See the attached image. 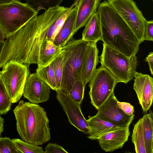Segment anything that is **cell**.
Returning <instances> with one entry per match:
<instances>
[{
  "instance_id": "cell-13",
  "label": "cell",
  "mask_w": 153,
  "mask_h": 153,
  "mask_svg": "<svg viewBox=\"0 0 153 153\" xmlns=\"http://www.w3.org/2000/svg\"><path fill=\"white\" fill-rule=\"evenodd\" d=\"M133 88L143 111L146 112L152 105L153 98V79L148 74L136 72Z\"/></svg>"
},
{
  "instance_id": "cell-19",
  "label": "cell",
  "mask_w": 153,
  "mask_h": 153,
  "mask_svg": "<svg viewBox=\"0 0 153 153\" xmlns=\"http://www.w3.org/2000/svg\"><path fill=\"white\" fill-rule=\"evenodd\" d=\"M82 39L90 43L101 40L100 18L97 11L94 13L85 25Z\"/></svg>"
},
{
  "instance_id": "cell-28",
  "label": "cell",
  "mask_w": 153,
  "mask_h": 153,
  "mask_svg": "<svg viewBox=\"0 0 153 153\" xmlns=\"http://www.w3.org/2000/svg\"><path fill=\"white\" fill-rule=\"evenodd\" d=\"M12 101L0 79V115L5 114L10 110Z\"/></svg>"
},
{
  "instance_id": "cell-30",
  "label": "cell",
  "mask_w": 153,
  "mask_h": 153,
  "mask_svg": "<svg viewBox=\"0 0 153 153\" xmlns=\"http://www.w3.org/2000/svg\"><path fill=\"white\" fill-rule=\"evenodd\" d=\"M0 153H21L13 139L7 137H0Z\"/></svg>"
},
{
  "instance_id": "cell-27",
  "label": "cell",
  "mask_w": 153,
  "mask_h": 153,
  "mask_svg": "<svg viewBox=\"0 0 153 153\" xmlns=\"http://www.w3.org/2000/svg\"><path fill=\"white\" fill-rule=\"evenodd\" d=\"M17 148L21 153H44L43 148L39 146L28 143L20 139H13Z\"/></svg>"
},
{
  "instance_id": "cell-9",
  "label": "cell",
  "mask_w": 153,
  "mask_h": 153,
  "mask_svg": "<svg viewBox=\"0 0 153 153\" xmlns=\"http://www.w3.org/2000/svg\"><path fill=\"white\" fill-rule=\"evenodd\" d=\"M89 82L91 103L97 110L114 92L117 82L110 72L101 66Z\"/></svg>"
},
{
  "instance_id": "cell-2",
  "label": "cell",
  "mask_w": 153,
  "mask_h": 153,
  "mask_svg": "<svg viewBox=\"0 0 153 153\" xmlns=\"http://www.w3.org/2000/svg\"><path fill=\"white\" fill-rule=\"evenodd\" d=\"M13 112L16 129L23 140L39 146L50 140L49 120L41 106L22 100Z\"/></svg>"
},
{
  "instance_id": "cell-37",
  "label": "cell",
  "mask_w": 153,
  "mask_h": 153,
  "mask_svg": "<svg viewBox=\"0 0 153 153\" xmlns=\"http://www.w3.org/2000/svg\"><path fill=\"white\" fill-rule=\"evenodd\" d=\"M13 0H0V5L9 3Z\"/></svg>"
},
{
  "instance_id": "cell-1",
  "label": "cell",
  "mask_w": 153,
  "mask_h": 153,
  "mask_svg": "<svg viewBox=\"0 0 153 153\" xmlns=\"http://www.w3.org/2000/svg\"><path fill=\"white\" fill-rule=\"evenodd\" d=\"M103 43L128 56L136 55L139 42L131 29L106 0L98 7Z\"/></svg>"
},
{
  "instance_id": "cell-5",
  "label": "cell",
  "mask_w": 153,
  "mask_h": 153,
  "mask_svg": "<svg viewBox=\"0 0 153 153\" xmlns=\"http://www.w3.org/2000/svg\"><path fill=\"white\" fill-rule=\"evenodd\" d=\"M100 56L101 66L106 68L117 83H127L134 78L138 64L136 55L128 56L103 43Z\"/></svg>"
},
{
  "instance_id": "cell-3",
  "label": "cell",
  "mask_w": 153,
  "mask_h": 153,
  "mask_svg": "<svg viewBox=\"0 0 153 153\" xmlns=\"http://www.w3.org/2000/svg\"><path fill=\"white\" fill-rule=\"evenodd\" d=\"M35 19L33 18L6 38L0 51V68L14 62L28 66L35 64Z\"/></svg>"
},
{
  "instance_id": "cell-18",
  "label": "cell",
  "mask_w": 153,
  "mask_h": 153,
  "mask_svg": "<svg viewBox=\"0 0 153 153\" xmlns=\"http://www.w3.org/2000/svg\"><path fill=\"white\" fill-rule=\"evenodd\" d=\"M87 120L90 129L88 138L92 140H97L101 136L107 133L124 128L95 116L90 117Z\"/></svg>"
},
{
  "instance_id": "cell-12",
  "label": "cell",
  "mask_w": 153,
  "mask_h": 153,
  "mask_svg": "<svg viewBox=\"0 0 153 153\" xmlns=\"http://www.w3.org/2000/svg\"><path fill=\"white\" fill-rule=\"evenodd\" d=\"M50 89L36 73L30 74L26 79L22 95L30 102L39 104L49 99Z\"/></svg>"
},
{
  "instance_id": "cell-22",
  "label": "cell",
  "mask_w": 153,
  "mask_h": 153,
  "mask_svg": "<svg viewBox=\"0 0 153 153\" xmlns=\"http://www.w3.org/2000/svg\"><path fill=\"white\" fill-rule=\"evenodd\" d=\"M79 0H75L71 5L63 13L49 29L47 38L53 42L67 17L78 4Z\"/></svg>"
},
{
  "instance_id": "cell-7",
  "label": "cell",
  "mask_w": 153,
  "mask_h": 153,
  "mask_svg": "<svg viewBox=\"0 0 153 153\" xmlns=\"http://www.w3.org/2000/svg\"><path fill=\"white\" fill-rule=\"evenodd\" d=\"M2 68L0 71V79L13 103L16 102L22 95L26 79L30 74L29 66L11 62Z\"/></svg>"
},
{
  "instance_id": "cell-17",
  "label": "cell",
  "mask_w": 153,
  "mask_h": 153,
  "mask_svg": "<svg viewBox=\"0 0 153 153\" xmlns=\"http://www.w3.org/2000/svg\"><path fill=\"white\" fill-rule=\"evenodd\" d=\"M76 6L69 14L53 42L57 46L62 48L72 39L77 13Z\"/></svg>"
},
{
  "instance_id": "cell-33",
  "label": "cell",
  "mask_w": 153,
  "mask_h": 153,
  "mask_svg": "<svg viewBox=\"0 0 153 153\" xmlns=\"http://www.w3.org/2000/svg\"><path fill=\"white\" fill-rule=\"evenodd\" d=\"M117 104L120 108L126 114L128 115H131L133 114L134 112V107L130 103L117 101Z\"/></svg>"
},
{
  "instance_id": "cell-20",
  "label": "cell",
  "mask_w": 153,
  "mask_h": 153,
  "mask_svg": "<svg viewBox=\"0 0 153 153\" xmlns=\"http://www.w3.org/2000/svg\"><path fill=\"white\" fill-rule=\"evenodd\" d=\"M62 48L55 45L48 39L44 42L40 50L38 63V67H42L48 65L61 53Z\"/></svg>"
},
{
  "instance_id": "cell-14",
  "label": "cell",
  "mask_w": 153,
  "mask_h": 153,
  "mask_svg": "<svg viewBox=\"0 0 153 153\" xmlns=\"http://www.w3.org/2000/svg\"><path fill=\"white\" fill-rule=\"evenodd\" d=\"M130 134L129 127H127L107 133L97 140L102 149L105 152H112L122 149Z\"/></svg>"
},
{
  "instance_id": "cell-31",
  "label": "cell",
  "mask_w": 153,
  "mask_h": 153,
  "mask_svg": "<svg viewBox=\"0 0 153 153\" xmlns=\"http://www.w3.org/2000/svg\"><path fill=\"white\" fill-rule=\"evenodd\" d=\"M143 40L153 41V21L146 22Z\"/></svg>"
},
{
  "instance_id": "cell-21",
  "label": "cell",
  "mask_w": 153,
  "mask_h": 153,
  "mask_svg": "<svg viewBox=\"0 0 153 153\" xmlns=\"http://www.w3.org/2000/svg\"><path fill=\"white\" fill-rule=\"evenodd\" d=\"M153 117L152 112L150 111L141 118L146 153L153 152Z\"/></svg>"
},
{
  "instance_id": "cell-34",
  "label": "cell",
  "mask_w": 153,
  "mask_h": 153,
  "mask_svg": "<svg viewBox=\"0 0 153 153\" xmlns=\"http://www.w3.org/2000/svg\"><path fill=\"white\" fill-rule=\"evenodd\" d=\"M148 63L149 70L152 75H153V52H150L145 59Z\"/></svg>"
},
{
  "instance_id": "cell-23",
  "label": "cell",
  "mask_w": 153,
  "mask_h": 153,
  "mask_svg": "<svg viewBox=\"0 0 153 153\" xmlns=\"http://www.w3.org/2000/svg\"><path fill=\"white\" fill-rule=\"evenodd\" d=\"M131 140L134 144L136 153H146L141 118L140 119L134 126Z\"/></svg>"
},
{
  "instance_id": "cell-16",
  "label": "cell",
  "mask_w": 153,
  "mask_h": 153,
  "mask_svg": "<svg viewBox=\"0 0 153 153\" xmlns=\"http://www.w3.org/2000/svg\"><path fill=\"white\" fill-rule=\"evenodd\" d=\"M101 0H79L76 5L77 13L74 35L81 28L85 26L93 15L97 11Z\"/></svg>"
},
{
  "instance_id": "cell-36",
  "label": "cell",
  "mask_w": 153,
  "mask_h": 153,
  "mask_svg": "<svg viewBox=\"0 0 153 153\" xmlns=\"http://www.w3.org/2000/svg\"><path fill=\"white\" fill-rule=\"evenodd\" d=\"M5 39L3 33L0 27V43H3L5 40Z\"/></svg>"
},
{
  "instance_id": "cell-35",
  "label": "cell",
  "mask_w": 153,
  "mask_h": 153,
  "mask_svg": "<svg viewBox=\"0 0 153 153\" xmlns=\"http://www.w3.org/2000/svg\"><path fill=\"white\" fill-rule=\"evenodd\" d=\"M4 123V119L0 115V136L3 131Z\"/></svg>"
},
{
  "instance_id": "cell-24",
  "label": "cell",
  "mask_w": 153,
  "mask_h": 153,
  "mask_svg": "<svg viewBox=\"0 0 153 153\" xmlns=\"http://www.w3.org/2000/svg\"><path fill=\"white\" fill-rule=\"evenodd\" d=\"M36 73L51 89L56 91L55 76L53 69L50 64L42 67H38Z\"/></svg>"
},
{
  "instance_id": "cell-26",
  "label": "cell",
  "mask_w": 153,
  "mask_h": 153,
  "mask_svg": "<svg viewBox=\"0 0 153 153\" xmlns=\"http://www.w3.org/2000/svg\"><path fill=\"white\" fill-rule=\"evenodd\" d=\"M64 54L62 51L50 64L55 74L56 91L60 90L63 72Z\"/></svg>"
},
{
  "instance_id": "cell-25",
  "label": "cell",
  "mask_w": 153,
  "mask_h": 153,
  "mask_svg": "<svg viewBox=\"0 0 153 153\" xmlns=\"http://www.w3.org/2000/svg\"><path fill=\"white\" fill-rule=\"evenodd\" d=\"M26 3L34 10L38 11L58 6L63 0H25Z\"/></svg>"
},
{
  "instance_id": "cell-29",
  "label": "cell",
  "mask_w": 153,
  "mask_h": 153,
  "mask_svg": "<svg viewBox=\"0 0 153 153\" xmlns=\"http://www.w3.org/2000/svg\"><path fill=\"white\" fill-rule=\"evenodd\" d=\"M85 87L81 80H77L74 84L68 94L73 100L80 105L84 97Z\"/></svg>"
},
{
  "instance_id": "cell-10",
  "label": "cell",
  "mask_w": 153,
  "mask_h": 153,
  "mask_svg": "<svg viewBox=\"0 0 153 153\" xmlns=\"http://www.w3.org/2000/svg\"><path fill=\"white\" fill-rule=\"evenodd\" d=\"M117 101L113 92L97 109L95 116L120 127H129L134 114L128 115L126 114L118 106Z\"/></svg>"
},
{
  "instance_id": "cell-15",
  "label": "cell",
  "mask_w": 153,
  "mask_h": 153,
  "mask_svg": "<svg viewBox=\"0 0 153 153\" xmlns=\"http://www.w3.org/2000/svg\"><path fill=\"white\" fill-rule=\"evenodd\" d=\"M97 43H89L84 59L80 73V80L85 86L89 82L99 62Z\"/></svg>"
},
{
  "instance_id": "cell-4",
  "label": "cell",
  "mask_w": 153,
  "mask_h": 153,
  "mask_svg": "<svg viewBox=\"0 0 153 153\" xmlns=\"http://www.w3.org/2000/svg\"><path fill=\"white\" fill-rule=\"evenodd\" d=\"M89 45L82 39H72L62 48L63 72L60 90L64 93L68 94L75 82L80 80L82 67Z\"/></svg>"
},
{
  "instance_id": "cell-6",
  "label": "cell",
  "mask_w": 153,
  "mask_h": 153,
  "mask_svg": "<svg viewBox=\"0 0 153 153\" xmlns=\"http://www.w3.org/2000/svg\"><path fill=\"white\" fill-rule=\"evenodd\" d=\"M38 12L17 0L0 5V27L5 39L34 17Z\"/></svg>"
},
{
  "instance_id": "cell-8",
  "label": "cell",
  "mask_w": 153,
  "mask_h": 153,
  "mask_svg": "<svg viewBox=\"0 0 153 153\" xmlns=\"http://www.w3.org/2000/svg\"><path fill=\"white\" fill-rule=\"evenodd\" d=\"M131 29L140 44L143 42L146 20L133 0H107Z\"/></svg>"
},
{
  "instance_id": "cell-11",
  "label": "cell",
  "mask_w": 153,
  "mask_h": 153,
  "mask_svg": "<svg viewBox=\"0 0 153 153\" xmlns=\"http://www.w3.org/2000/svg\"><path fill=\"white\" fill-rule=\"evenodd\" d=\"M56 92V97L66 113L69 122L80 131L88 134L89 127L81 111L80 104L73 100L68 94L61 90Z\"/></svg>"
},
{
  "instance_id": "cell-32",
  "label": "cell",
  "mask_w": 153,
  "mask_h": 153,
  "mask_svg": "<svg viewBox=\"0 0 153 153\" xmlns=\"http://www.w3.org/2000/svg\"><path fill=\"white\" fill-rule=\"evenodd\" d=\"M45 153H68L62 146L56 143H50L45 148Z\"/></svg>"
}]
</instances>
